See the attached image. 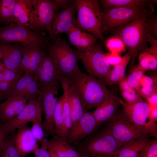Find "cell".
Masks as SVG:
<instances>
[{"mask_svg":"<svg viewBox=\"0 0 157 157\" xmlns=\"http://www.w3.org/2000/svg\"><path fill=\"white\" fill-rule=\"evenodd\" d=\"M69 84L77 91L85 110L88 111L105 100L116 95L103 81L83 72L78 65L68 77Z\"/></svg>","mask_w":157,"mask_h":157,"instance_id":"obj_1","label":"cell"},{"mask_svg":"<svg viewBox=\"0 0 157 157\" xmlns=\"http://www.w3.org/2000/svg\"><path fill=\"white\" fill-rule=\"evenodd\" d=\"M107 126L113 136L122 144L146 135L130 120L124 112L116 115Z\"/></svg>","mask_w":157,"mask_h":157,"instance_id":"obj_13","label":"cell"},{"mask_svg":"<svg viewBox=\"0 0 157 157\" xmlns=\"http://www.w3.org/2000/svg\"><path fill=\"white\" fill-rule=\"evenodd\" d=\"M56 7L57 12L60 11L70 1L69 0H53Z\"/></svg>","mask_w":157,"mask_h":157,"instance_id":"obj_49","label":"cell"},{"mask_svg":"<svg viewBox=\"0 0 157 157\" xmlns=\"http://www.w3.org/2000/svg\"><path fill=\"white\" fill-rule=\"evenodd\" d=\"M147 104L150 107L157 106V92H155L146 99Z\"/></svg>","mask_w":157,"mask_h":157,"instance_id":"obj_50","label":"cell"},{"mask_svg":"<svg viewBox=\"0 0 157 157\" xmlns=\"http://www.w3.org/2000/svg\"><path fill=\"white\" fill-rule=\"evenodd\" d=\"M101 11V29L104 34L111 33L140 15L149 11L154 12V10L153 8L141 6Z\"/></svg>","mask_w":157,"mask_h":157,"instance_id":"obj_6","label":"cell"},{"mask_svg":"<svg viewBox=\"0 0 157 157\" xmlns=\"http://www.w3.org/2000/svg\"><path fill=\"white\" fill-rule=\"evenodd\" d=\"M105 57L110 65L114 67L119 63L122 58L119 54L111 52L105 53Z\"/></svg>","mask_w":157,"mask_h":157,"instance_id":"obj_45","label":"cell"},{"mask_svg":"<svg viewBox=\"0 0 157 157\" xmlns=\"http://www.w3.org/2000/svg\"><path fill=\"white\" fill-rule=\"evenodd\" d=\"M60 83L63 89V95L64 97L62 124L60 137L66 140L68 133L72 125L67 96V90L69 85L68 77H64L60 81Z\"/></svg>","mask_w":157,"mask_h":157,"instance_id":"obj_26","label":"cell"},{"mask_svg":"<svg viewBox=\"0 0 157 157\" xmlns=\"http://www.w3.org/2000/svg\"><path fill=\"white\" fill-rule=\"evenodd\" d=\"M79 157H83V156H81L80 155V156H79Z\"/></svg>","mask_w":157,"mask_h":157,"instance_id":"obj_57","label":"cell"},{"mask_svg":"<svg viewBox=\"0 0 157 157\" xmlns=\"http://www.w3.org/2000/svg\"><path fill=\"white\" fill-rule=\"evenodd\" d=\"M122 99L116 95L110 97L97 107L92 114L101 125L104 122H110L116 115Z\"/></svg>","mask_w":157,"mask_h":157,"instance_id":"obj_20","label":"cell"},{"mask_svg":"<svg viewBox=\"0 0 157 157\" xmlns=\"http://www.w3.org/2000/svg\"><path fill=\"white\" fill-rule=\"evenodd\" d=\"M16 83L4 81L0 83V97L3 100L8 97Z\"/></svg>","mask_w":157,"mask_h":157,"instance_id":"obj_44","label":"cell"},{"mask_svg":"<svg viewBox=\"0 0 157 157\" xmlns=\"http://www.w3.org/2000/svg\"><path fill=\"white\" fill-rule=\"evenodd\" d=\"M49 39L42 33L32 30L18 23H12L0 27V41L18 43L24 46L45 47Z\"/></svg>","mask_w":157,"mask_h":157,"instance_id":"obj_5","label":"cell"},{"mask_svg":"<svg viewBox=\"0 0 157 157\" xmlns=\"http://www.w3.org/2000/svg\"><path fill=\"white\" fill-rule=\"evenodd\" d=\"M76 53L89 75L103 81L111 69L105 57L104 50L100 45L95 44L88 51Z\"/></svg>","mask_w":157,"mask_h":157,"instance_id":"obj_8","label":"cell"},{"mask_svg":"<svg viewBox=\"0 0 157 157\" xmlns=\"http://www.w3.org/2000/svg\"><path fill=\"white\" fill-rule=\"evenodd\" d=\"M71 44L76 48L78 51H89L96 44L98 39L94 35L73 26L66 33Z\"/></svg>","mask_w":157,"mask_h":157,"instance_id":"obj_21","label":"cell"},{"mask_svg":"<svg viewBox=\"0 0 157 157\" xmlns=\"http://www.w3.org/2000/svg\"><path fill=\"white\" fill-rule=\"evenodd\" d=\"M132 56L131 54L128 51L122 57L120 63L114 67L113 69L122 79L125 77L126 68Z\"/></svg>","mask_w":157,"mask_h":157,"instance_id":"obj_39","label":"cell"},{"mask_svg":"<svg viewBox=\"0 0 157 157\" xmlns=\"http://www.w3.org/2000/svg\"><path fill=\"white\" fill-rule=\"evenodd\" d=\"M34 46H24L23 56L19 65V68L25 73H29L30 59Z\"/></svg>","mask_w":157,"mask_h":157,"instance_id":"obj_41","label":"cell"},{"mask_svg":"<svg viewBox=\"0 0 157 157\" xmlns=\"http://www.w3.org/2000/svg\"><path fill=\"white\" fill-rule=\"evenodd\" d=\"M42 112L39 95L28 101L19 114L11 121L1 124L2 126L7 134H15L17 129L29 122H42Z\"/></svg>","mask_w":157,"mask_h":157,"instance_id":"obj_11","label":"cell"},{"mask_svg":"<svg viewBox=\"0 0 157 157\" xmlns=\"http://www.w3.org/2000/svg\"><path fill=\"white\" fill-rule=\"evenodd\" d=\"M104 43L110 52L119 54L126 49L125 44L120 38L112 36L106 40Z\"/></svg>","mask_w":157,"mask_h":157,"instance_id":"obj_36","label":"cell"},{"mask_svg":"<svg viewBox=\"0 0 157 157\" xmlns=\"http://www.w3.org/2000/svg\"><path fill=\"white\" fill-rule=\"evenodd\" d=\"M15 134L8 135L0 148V157H20L14 142Z\"/></svg>","mask_w":157,"mask_h":157,"instance_id":"obj_31","label":"cell"},{"mask_svg":"<svg viewBox=\"0 0 157 157\" xmlns=\"http://www.w3.org/2000/svg\"><path fill=\"white\" fill-rule=\"evenodd\" d=\"M5 67V66L2 61H0V72H1L2 69Z\"/></svg>","mask_w":157,"mask_h":157,"instance_id":"obj_53","label":"cell"},{"mask_svg":"<svg viewBox=\"0 0 157 157\" xmlns=\"http://www.w3.org/2000/svg\"><path fill=\"white\" fill-rule=\"evenodd\" d=\"M150 44L139 52L138 64L141 69L146 70H154L157 68V40L151 37L147 40Z\"/></svg>","mask_w":157,"mask_h":157,"instance_id":"obj_22","label":"cell"},{"mask_svg":"<svg viewBox=\"0 0 157 157\" xmlns=\"http://www.w3.org/2000/svg\"><path fill=\"white\" fill-rule=\"evenodd\" d=\"M39 95L38 77L34 74H31L26 89L22 97L26 98L28 101Z\"/></svg>","mask_w":157,"mask_h":157,"instance_id":"obj_34","label":"cell"},{"mask_svg":"<svg viewBox=\"0 0 157 157\" xmlns=\"http://www.w3.org/2000/svg\"><path fill=\"white\" fill-rule=\"evenodd\" d=\"M33 0H16L13 17V23H18L31 30Z\"/></svg>","mask_w":157,"mask_h":157,"instance_id":"obj_23","label":"cell"},{"mask_svg":"<svg viewBox=\"0 0 157 157\" xmlns=\"http://www.w3.org/2000/svg\"><path fill=\"white\" fill-rule=\"evenodd\" d=\"M24 48V45L19 44L0 41V49L2 55L1 60L6 67L12 71H22L20 69L19 65Z\"/></svg>","mask_w":157,"mask_h":157,"instance_id":"obj_17","label":"cell"},{"mask_svg":"<svg viewBox=\"0 0 157 157\" xmlns=\"http://www.w3.org/2000/svg\"><path fill=\"white\" fill-rule=\"evenodd\" d=\"M3 75L4 81L10 83H16L22 77L24 72L11 70L5 67L1 72Z\"/></svg>","mask_w":157,"mask_h":157,"instance_id":"obj_42","label":"cell"},{"mask_svg":"<svg viewBox=\"0 0 157 157\" xmlns=\"http://www.w3.org/2000/svg\"><path fill=\"white\" fill-rule=\"evenodd\" d=\"M99 1L102 10L141 6L154 8V5L157 2L154 0H100Z\"/></svg>","mask_w":157,"mask_h":157,"instance_id":"obj_25","label":"cell"},{"mask_svg":"<svg viewBox=\"0 0 157 157\" xmlns=\"http://www.w3.org/2000/svg\"><path fill=\"white\" fill-rule=\"evenodd\" d=\"M46 138H44L41 142L40 148L37 149L33 153L35 157H50L46 146Z\"/></svg>","mask_w":157,"mask_h":157,"instance_id":"obj_47","label":"cell"},{"mask_svg":"<svg viewBox=\"0 0 157 157\" xmlns=\"http://www.w3.org/2000/svg\"><path fill=\"white\" fill-rule=\"evenodd\" d=\"M149 140L147 135L123 144L115 157H138Z\"/></svg>","mask_w":157,"mask_h":157,"instance_id":"obj_28","label":"cell"},{"mask_svg":"<svg viewBox=\"0 0 157 157\" xmlns=\"http://www.w3.org/2000/svg\"><path fill=\"white\" fill-rule=\"evenodd\" d=\"M35 75L38 78L39 88L60 83L64 76L49 55L45 54Z\"/></svg>","mask_w":157,"mask_h":157,"instance_id":"obj_16","label":"cell"},{"mask_svg":"<svg viewBox=\"0 0 157 157\" xmlns=\"http://www.w3.org/2000/svg\"><path fill=\"white\" fill-rule=\"evenodd\" d=\"M134 64L132 63L131 72L126 78L129 84L139 94L140 81L146 71Z\"/></svg>","mask_w":157,"mask_h":157,"instance_id":"obj_32","label":"cell"},{"mask_svg":"<svg viewBox=\"0 0 157 157\" xmlns=\"http://www.w3.org/2000/svg\"><path fill=\"white\" fill-rule=\"evenodd\" d=\"M8 135L5 131L2 128L1 124L0 125V148Z\"/></svg>","mask_w":157,"mask_h":157,"instance_id":"obj_52","label":"cell"},{"mask_svg":"<svg viewBox=\"0 0 157 157\" xmlns=\"http://www.w3.org/2000/svg\"><path fill=\"white\" fill-rule=\"evenodd\" d=\"M149 113L150 119L153 122H156L157 121V106L150 107Z\"/></svg>","mask_w":157,"mask_h":157,"instance_id":"obj_51","label":"cell"},{"mask_svg":"<svg viewBox=\"0 0 157 157\" xmlns=\"http://www.w3.org/2000/svg\"><path fill=\"white\" fill-rule=\"evenodd\" d=\"M45 53L44 49L38 46H34L30 61L29 74H35Z\"/></svg>","mask_w":157,"mask_h":157,"instance_id":"obj_33","label":"cell"},{"mask_svg":"<svg viewBox=\"0 0 157 157\" xmlns=\"http://www.w3.org/2000/svg\"><path fill=\"white\" fill-rule=\"evenodd\" d=\"M76 9L75 1L70 0L59 13L55 14L52 22L49 39L52 40L62 33H67L75 26Z\"/></svg>","mask_w":157,"mask_h":157,"instance_id":"obj_15","label":"cell"},{"mask_svg":"<svg viewBox=\"0 0 157 157\" xmlns=\"http://www.w3.org/2000/svg\"><path fill=\"white\" fill-rule=\"evenodd\" d=\"M2 58V55L1 50L0 49V60H1Z\"/></svg>","mask_w":157,"mask_h":157,"instance_id":"obj_55","label":"cell"},{"mask_svg":"<svg viewBox=\"0 0 157 157\" xmlns=\"http://www.w3.org/2000/svg\"><path fill=\"white\" fill-rule=\"evenodd\" d=\"M67 96L72 123V127L80 119L85 110L79 95L73 85H69L67 90Z\"/></svg>","mask_w":157,"mask_h":157,"instance_id":"obj_27","label":"cell"},{"mask_svg":"<svg viewBox=\"0 0 157 157\" xmlns=\"http://www.w3.org/2000/svg\"><path fill=\"white\" fill-rule=\"evenodd\" d=\"M49 47V54L52 58L63 75L68 77L78 65L79 60L76 50L72 48L61 38L56 37Z\"/></svg>","mask_w":157,"mask_h":157,"instance_id":"obj_7","label":"cell"},{"mask_svg":"<svg viewBox=\"0 0 157 157\" xmlns=\"http://www.w3.org/2000/svg\"><path fill=\"white\" fill-rule=\"evenodd\" d=\"M138 157H157V140H149Z\"/></svg>","mask_w":157,"mask_h":157,"instance_id":"obj_40","label":"cell"},{"mask_svg":"<svg viewBox=\"0 0 157 157\" xmlns=\"http://www.w3.org/2000/svg\"><path fill=\"white\" fill-rule=\"evenodd\" d=\"M77 16L75 26L92 34L104 43L106 40L101 29V11L99 1L76 0Z\"/></svg>","mask_w":157,"mask_h":157,"instance_id":"obj_4","label":"cell"},{"mask_svg":"<svg viewBox=\"0 0 157 157\" xmlns=\"http://www.w3.org/2000/svg\"><path fill=\"white\" fill-rule=\"evenodd\" d=\"M31 74L25 73L15 83L8 97L22 96L25 91Z\"/></svg>","mask_w":157,"mask_h":157,"instance_id":"obj_37","label":"cell"},{"mask_svg":"<svg viewBox=\"0 0 157 157\" xmlns=\"http://www.w3.org/2000/svg\"><path fill=\"white\" fill-rule=\"evenodd\" d=\"M119 84L125 102L133 104L143 101L140 94L129 84L126 76L119 82Z\"/></svg>","mask_w":157,"mask_h":157,"instance_id":"obj_29","label":"cell"},{"mask_svg":"<svg viewBox=\"0 0 157 157\" xmlns=\"http://www.w3.org/2000/svg\"><path fill=\"white\" fill-rule=\"evenodd\" d=\"M14 141L20 157H25L30 153H34L39 148L37 141L34 138L31 128L26 125L17 129Z\"/></svg>","mask_w":157,"mask_h":157,"instance_id":"obj_18","label":"cell"},{"mask_svg":"<svg viewBox=\"0 0 157 157\" xmlns=\"http://www.w3.org/2000/svg\"><path fill=\"white\" fill-rule=\"evenodd\" d=\"M3 100L1 97H0V104H1V101ZM1 121H0V125H1Z\"/></svg>","mask_w":157,"mask_h":157,"instance_id":"obj_56","label":"cell"},{"mask_svg":"<svg viewBox=\"0 0 157 157\" xmlns=\"http://www.w3.org/2000/svg\"><path fill=\"white\" fill-rule=\"evenodd\" d=\"M26 99L21 96L8 97L0 104V119L1 124L10 121L23 110L28 102Z\"/></svg>","mask_w":157,"mask_h":157,"instance_id":"obj_19","label":"cell"},{"mask_svg":"<svg viewBox=\"0 0 157 157\" xmlns=\"http://www.w3.org/2000/svg\"><path fill=\"white\" fill-rule=\"evenodd\" d=\"M154 13L149 11L140 15L111 32L112 36L118 37L123 42L132 55V63H135L139 51L147 47L145 23L148 17Z\"/></svg>","mask_w":157,"mask_h":157,"instance_id":"obj_3","label":"cell"},{"mask_svg":"<svg viewBox=\"0 0 157 157\" xmlns=\"http://www.w3.org/2000/svg\"><path fill=\"white\" fill-rule=\"evenodd\" d=\"M145 27L147 34L157 39V17L153 13L147 17L145 23Z\"/></svg>","mask_w":157,"mask_h":157,"instance_id":"obj_38","label":"cell"},{"mask_svg":"<svg viewBox=\"0 0 157 157\" xmlns=\"http://www.w3.org/2000/svg\"><path fill=\"white\" fill-rule=\"evenodd\" d=\"M157 92V85L140 87L139 94L142 97L147 99L153 94Z\"/></svg>","mask_w":157,"mask_h":157,"instance_id":"obj_46","label":"cell"},{"mask_svg":"<svg viewBox=\"0 0 157 157\" xmlns=\"http://www.w3.org/2000/svg\"><path fill=\"white\" fill-rule=\"evenodd\" d=\"M33 124V126L31 128L32 133L37 141L41 142L46 137L42 126V122L35 121Z\"/></svg>","mask_w":157,"mask_h":157,"instance_id":"obj_43","label":"cell"},{"mask_svg":"<svg viewBox=\"0 0 157 157\" xmlns=\"http://www.w3.org/2000/svg\"><path fill=\"white\" fill-rule=\"evenodd\" d=\"M101 126L92 112L85 110L80 119L69 130L66 140L70 145H76L83 139L97 131Z\"/></svg>","mask_w":157,"mask_h":157,"instance_id":"obj_14","label":"cell"},{"mask_svg":"<svg viewBox=\"0 0 157 157\" xmlns=\"http://www.w3.org/2000/svg\"><path fill=\"white\" fill-rule=\"evenodd\" d=\"M156 83L153 78L144 74L140 81V88L142 87L154 85H156Z\"/></svg>","mask_w":157,"mask_h":157,"instance_id":"obj_48","label":"cell"},{"mask_svg":"<svg viewBox=\"0 0 157 157\" xmlns=\"http://www.w3.org/2000/svg\"><path fill=\"white\" fill-rule=\"evenodd\" d=\"M124 112L130 120L145 135L150 134L157 139V123L151 120L149 116L150 107L143 101L133 104L120 101Z\"/></svg>","mask_w":157,"mask_h":157,"instance_id":"obj_9","label":"cell"},{"mask_svg":"<svg viewBox=\"0 0 157 157\" xmlns=\"http://www.w3.org/2000/svg\"><path fill=\"white\" fill-rule=\"evenodd\" d=\"M16 0H0V22L6 25L13 23V13Z\"/></svg>","mask_w":157,"mask_h":157,"instance_id":"obj_30","label":"cell"},{"mask_svg":"<svg viewBox=\"0 0 157 157\" xmlns=\"http://www.w3.org/2000/svg\"><path fill=\"white\" fill-rule=\"evenodd\" d=\"M60 88L59 83L40 88L39 96L44 118L42 122L46 136L55 135L54 114Z\"/></svg>","mask_w":157,"mask_h":157,"instance_id":"obj_10","label":"cell"},{"mask_svg":"<svg viewBox=\"0 0 157 157\" xmlns=\"http://www.w3.org/2000/svg\"><path fill=\"white\" fill-rule=\"evenodd\" d=\"M122 145L113 136L107 126L73 147L84 157H115Z\"/></svg>","mask_w":157,"mask_h":157,"instance_id":"obj_2","label":"cell"},{"mask_svg":"<svg viewBox=\"0 0 157 157\" xmlns=\"http://www.w3.org/2000/svg\"><path fill=\"white\" fill-rule=\"evenodd\" d=\"M48 150H51L60 157H79L80 155L74 147L64 140L56 135L46 140Z\"/></svg>","mask_w":157,"mask_h":157,"instance_id":"obj_24","label":"cell"},{"mask_svg":"<svg viewBox=\"0 0 157 157\" xmlns=\"http://www.w3.org/2000/svg\"><path fill=\"white\" fill-rule=\"evenodd\" d=\"M4 81V78L2 73L0 72V83Z\"/></svg>","mask_w":157,"mask_h":157,"instance_id":"obj_54","label":"cell"},{"mask_svg":"<svg viewBox=\"0 0 157 157\" xmlns=\"http://www.w3.org/2000/svg\"><path fill=\"white\" fill-rule=\"evenodd\" d=\"M31 28L32 31L50 33L54 17L57 11L53 0H33Z\"/></svg>","mask_w":157,"mask_h":157,"instance_id":"obj_12","label":"cell"},{"mask_svg":"<svg viewBox=\"0 0 157 157\" xmlns=\"http://www.w3.org/2000/svg\"><path fill=\"white\" fill-rule=\"evenodd\" d=\"M64 100L63 95L58 98L54 114V120L56 135L59 137L61 135Z\"/></svg>","mask_w":157,"mask_h":157,"instance_id":"obj_35","label":"cell"}]
</instances>
